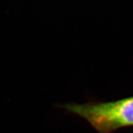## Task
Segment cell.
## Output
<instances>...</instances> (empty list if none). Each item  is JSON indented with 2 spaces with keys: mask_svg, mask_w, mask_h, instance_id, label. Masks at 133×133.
Segmentation results:
<instances>
[{
  "mask_svg": "<svg viewBox=\"0 0 133 133\" xmlns=\"http://www.w3.org/2000/svg\"><path fill=\"white\" fill-rule=\"evenodd\" d=\"M86 120L98 133H113L133 126V96L109 102L58 106Z\"/></svg>",
  "mask_w": 133,
  "mask_h": 133,
  "instance_id": "cell-1",
  "label": "cell"
}]
</instances>
